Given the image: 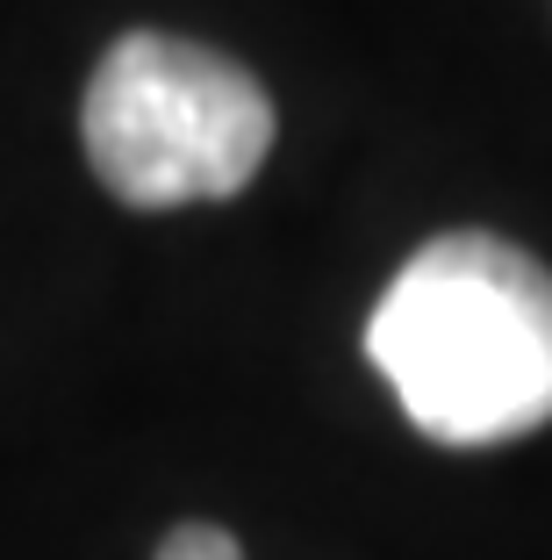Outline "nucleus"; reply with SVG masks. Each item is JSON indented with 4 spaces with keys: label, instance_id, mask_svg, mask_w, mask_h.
<instances>
[{
    "label": "nucleus",
    "instance_id": "nucleus-1",
    "mask_svg": "<svg viewBox=\"0 0 552 560\" xmlns=\"http://www.w3.org/2000/svg\"><path fill=\"white\" fill-rule=\"evenodd\" d=\"M366 352L409 424L445 445H503L552 424V273L509 237H431L388 280Z\"/></svg>",
    "mask_w": 552,
    "mask_h": 560
},
{
    "label": "nucleus",
    "instance_id": "nucleus-2",
    "mask_svg": "<svg viewBox=\"0 0 552 560\" xmlns=\"http://www.w3.org/2000/svg\"><path fill=\"white\" fill-rule=\"evenodd\" d=\"M86 165L130 209L237 195L273 151V101L237 58L187 36H122L86 80Z\"/></svg>",
    "mask_w": 552,
    "mask_h": 560
},
{
    "label": "nucleus",
    "instance_id": "nucleus-3",
    "mask_svg": "<svg viewBox=\"0 0 552 560\" xmlns=\"http://www.w3.org/2000/svg\"><path fill=\"white\" fill-rule=\"evenodd\" d=\"M158 560H244V546L230 539L223 525H179L173 539L158 546Z\"/></svg>",
    "mask_w": 552,
    "mask_h": 560
}]
</instances>
